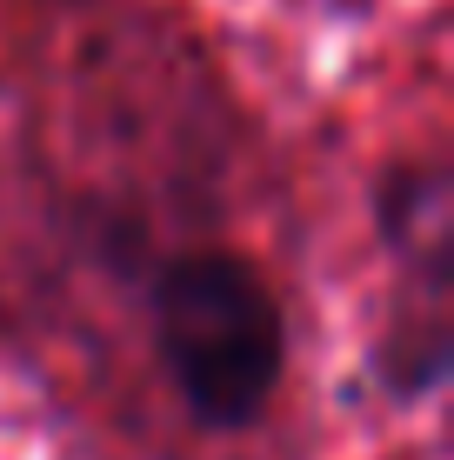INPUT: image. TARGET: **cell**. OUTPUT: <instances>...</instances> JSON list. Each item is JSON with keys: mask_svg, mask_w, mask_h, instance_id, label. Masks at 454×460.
<instances>
[{"mask_svg": "<svg viewBox=\"0 0 454 460\" xmlns=\"http://www.w3.org/2000/svg\"><path fill=\"white\" fill-rule=\"evenodd\" d=\"M154 347L200 427H247L288 367L280 300L241 253L200 247L154 280Z\"/></svg>", "mask_w": 454, "mask_h": 460, "instance_id": "1", "label": "cell"}, {"mask_svg": "<svg viewBox=\"0 0 454 460\" xmlns=\"http://www.w3.org/2000/svg\"><path fill=\"white\" fill-rule=\"evenodd\" d=\"M381 241L395 247L401 274L428 294H448V167L401 161L381 181Z\"/></svg>", "mask_w": 454, "mask_h": 460, "instance_id": "2", "label": "cell"}]
</instances>
